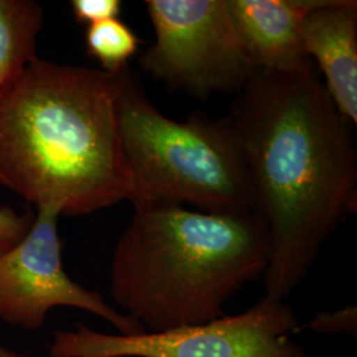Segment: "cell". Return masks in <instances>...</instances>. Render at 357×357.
Here are the masks:
<instances>
[{"mask_svg":"<svg viewBox=\"0 0 357 357\" xmlns=\"http://www.w3.org/2000/svg\"><path fill=\"white\" fill-rule=\"evenodd\" d=\"M268 228L265 296L286 301L324 241L356 208L352 126L332 102L314 63L289 73L257 69L229 116Z\"/></svg>","mask_w":357,"mask_h":357,"instance_id":"cell-1","label":"cell"},{"mask_svg":"<svg viewBox=\"0 0 357 357\" xmlns=\"http://www.w3.org/2000/svg\"><path fill=\"white\" fill-rule=\"evenodd\" d=\"M307 57L319 66L339 113L357 123V1L319 0L302 23Z\"/></svg>","mask_w":357,"mask_h":357,"instance_id":"cell-8","label":"cell"},{"mask_svg":"<svg viewBox=\"0 0 357 357\" xmlns=\"http://www.w3.org/2000/svg\"><path fill=\"white\" fill-rule=\"evenodd\" d=\"M155 43L142 69L168 88L206 100L240 93L257 70L228 0H147Z\"/></svg>","mask_w":357,"mask_h":357,"instance_id":"cell-6","label":"cell"},{"mask_svg":"<svg viewBox=\"0 0 357 357\" xmlns=\"http://www.w3.org/2000/svg\"><path fill=\"white\" fill-rule=\"evenodd\" d=\"M0 357H23L16 352H13L11 349H8L7 347L0 344Z\"/></svg>","mask_w":357,"mask_h":357,"instance_id":"cell-15","label":"cell"},{"mask_svg":"<svg viewBox=\"0 0 357 357\" xmlns=\"http://www.w3.org/2000/svg\"><path fill=\"white\" fill-rule=\"evenodd\" d=\"M44 10L33 0H0V98L38 59Z\"/></svg>","mask_w":357,"mask_h":357,"instance_id":"cell-10","label":"cell"},{"mask_svg":"<svg viewBox=\"0 0 357 357\" xmlns=\"http://www.w3.org/2000/svg\"><path fill=\"white\" fill-rule=\"evenodd\" d=\"M123 73L38 57L28 65L0 98V184L59 216L128 200L119 128Z\"/></svg>","mask_w":357,"mask_h":357,"instance_id":"cell-2","label":"cell"},{"mask_svg":"<svg viewBox=\"0 0 357 357\" xmlns=\"http://www.w3.org/2000/svg\"><path fill=\"white\" fill-rule=\"evenodd\" d=\"M270 238L262 218L181 205L134 206L115 243L110 296L146 332L204 324L264 275Z\"/></svg>","mask_w":357,"mask_h":357,"instance_id":"cell-3","label":"cell"},{"mask_svg":"<svg viewBox=\"0 0 357 357\" xmlns=\"http://www.w3.org/2000/svg\"><path fill=\"white\" fill-rule=\"evenodd\" d=\"M59 217L50 209H36L26 236L0 255V320L36 331L51 310L72 307L107 321L118 333L146 332L138 321L107 303L101 293L85 289L66 274Z\"/></svg>","mask_w":357,"mask_h":357,"instance_id":"cell-7","label":"cell"},{"mask_svg":"<svg viewBox=\"0 0 357 357\" xmlns=\"http://www.w3.org/2000/svg\"><path fill=\"white\" fill-rule=\"evenodd\" d=\"M70 7L77 22L88 26L119 17L122 3L119 0H72Z\"/></svg>","mask_w":357,"mask_h":357,"instance_id":"cell-14","label":"cell"},{"mask_svg":"<svg viewBox=\"0 0 357 357\" xmlns=\"http://www.w3.org/2000/svg\"><path fill=\"white\" fill-rule=\"evenodd\" d=\"M312 331L321 335H351L357 336V307L349 306L335 311H320L305 324H299L295 333Z\"/></svg>","mask_w":357,"mask_h":357,"instance_id":"cell-12","label":"cell"},{"mask_svg":"<svg viewBox=\"0 0 357 357\" xmlns=\"http://www.w3.org/2000/svg\"><path fill=\"white\" fill-rule=\"evenodd\" d=\"M142 40L119 17L86 26L85 47L100 69L118 75L128 69V61L138 53Z\"/></svg>","mask_w":357,"mask_h":357,"instance_id":"cell-11","label":"cell"},{"mask_svg":"<svg viewBox=\"0 0 357 357\" xmlns=\"http://www.w3.org/2000/svg\"><path fill=\"white\" fill-rule=\"evenodd\" d=\"M119 128L130 175L128 202L134 206L255 212L249 167L230 118L171 119L153 106L128 69L119 94Z\"/></svg>","mask_w":357,"mask_h":357,"instance_id":"cell-4","label":"cell"},{"mask_svg":"<svg viewBox=\"0 0 357 357\" xmlns=\"http://www.w3.org/2000/svg\"><path fill=\"white\" fill-rule=\"evenodd\" d=\"M33 220L35 213L31 211L19 213L7 205L0 206V255L10 250L26 236Z\"/></svg>","mask_w":357,"mask_h":357,"instance_id":"cell-13","label":"cell"},{"mask_svg":"<svg viewBox=\"0 0 357 357\" xmlns=\"http://www.w3.org/2000/svg\"><path fill=\"white\" fill-rule=\"evenodd\" d=\"M299 321L284 301L264 296L236 315L138 335L105 333L84 323L54 332L51 357H308L291 337Z\"/></svg>","mask_w":357,"mask_h":357,"instance_id":"cell-5","label":"cell"},{"mask_svg":"<svg viewBox=\"0 0 357 357\" xmlns=\"http://www.w3.org/2000/svg\"><path fill=\"white\" fill-rule=\"evenodd\" d=\"M234 24L257 69L289 73L312 63L302 23L319 0H228Z\"/></svg>","mask_w":357,"mask_h":357,"instance_id":"cell-9","label":"cell"}]
</instances>
